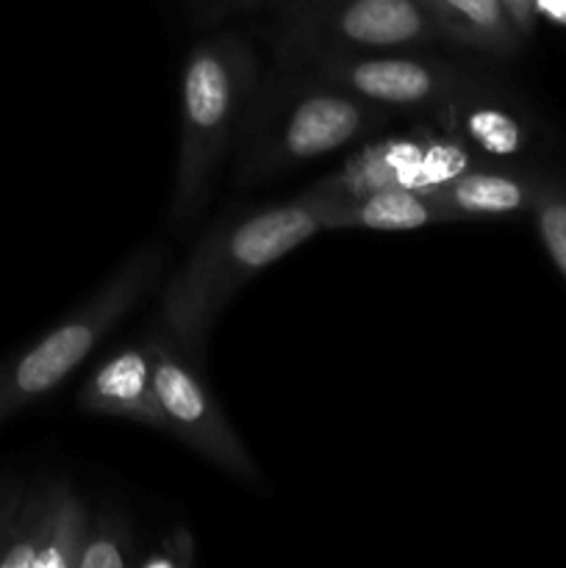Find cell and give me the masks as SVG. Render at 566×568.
<instances>
[{
    "instance_id": "1",
    "label": "cell",
    "mask_w": 566,
    "mask_h": 568,
    "mask_svg": "<svg viewBox=\"0 0 566 568\" xmlns=\"http://www.w3.org/2000/svg\"><path fill=\"white\" fill-rule=\"evenodd\" d=\"M331 200L305 189L286 203L242 211L211 227L186 264L166 281L159 325L192 355L203 358L216 316L255 275L325 231Z\"/></svg>"
},
{
    "instance_id": "2",
    "label": "cell",
    "mask_w": 566,
    "mask_h": 568,
    "mask_svg": "<svg viewBox=\"0 0 566 568\" xmlns=\"http://www.w3.org/2000/svg\"><path fill=\"white\" fill-rule=\"evenodd\" d=\"M392 116L309 72L275 70L239 128L233 181L253 186L286 175L383 131Z\"/></svg>"
},
{
    "instance_id": "3",
    "label": "cell",
    "mask_w": 566,
    "mask_h": 568,
    "mask_svg": "<svg viewBox=\"0 0 566 568\" xmlns=\"http://www.w3.org/2000/svg\"><path fill=\"white\" fill-rule=\"evenodd\" d=\"M261 89L253 44L239 33H216L189 50L181 75V139L170 222L183 227L200 216L233 136Z\"/></svg>"
},
{
    "instance_id": "4",
    "label": "cell",
    "mask_w": 566,
    "mask_h": 568,
    "mask_svg": "<svg viewBox=\"0 0 566 568\" xmlns=\"http://www.w3.org/2000/svg\"><path fill=\"white\" fill-rule=\"evenodd\" d=\"M161 272L164 250L159 244H144L64 322L44 333L26 353L6 361L0 366V422L61 386V381H67L155 286Z\"/></svg>"
},
{
    "instance_id": "5",
    "label": "cell",
    "mask_w": 566,
    "mask_h": 568,
    "mask_svg": "<svg viewBox=\"0 0 566 568\" xmlns=\"http://www.w3.org/2000/svg\"><path fill=\"white\" fill-rule=\"evenodd\" d=\"M447 42L422 0H292L275 42V70L316 55L408 50Z\"/></svg>"
},
{
    "instance_id": "6",
    "label": "cell",
    "mask_w": 566,
    "mask_h": 568,
    "mask_svg": "<svg viewBox=\"0 0 566 568\" xmlns=\"http://www.w3.org/2000/svg\"><path fill=\"white\" fill-rule=\"evenodd\" d=\"M289 70L322 78L392 114L420 116H431L433 111L444 109L472 87L486 81L447 59L416 53V48L316 55Z\"/></svg>"
},
{
    "instance_id": "7",
    "label": "cell",
    "mask_w": 566,
    "mask_h": 568,
    "mask_svg": "<svg viewBox=\"0 0 566 568\" xmlns=\"http://www.w3.org/2000/svg\"><path fill=\"white\" fill-rule=\"evenodd\" d=\"M144 344L153 361V386L164 410L166 433L236 480L261 483L253 455L225 419L192 355L161 325L144 333Z\"/></svg>"
},
{
    "instance_id": "8",
    "label": "cell",
    "mask_w": 566,
    "mask_h": 568,
    "mask_svg": "<svg viewBox=\"0 0 566 568\" xmlns=\"http://www.w3.org/2000/svg\"><path fill=\"white\" fill-rule=\"evenodd\" d=\"M477 164H486V159H481L453 133L422 120V125L408 131L366 142L336 172L316 181L311 189L331 203H344L377 189L436 186Z\"/></svg>"
},
{
    "instance_id": "9",
    "label": "cell",
    "mask_w": 566,
    "mask_h": 568,
    "mask_svg": "<svg viewBox=\"0 0 566 568\" xmlns=\"http://www.w3.org/2000/svg\"><path fill=\"white\" fill-rule=\"evenodd\" d=\"M89 514L72 483L48 480L20 503L0 568H75Z\"/></svg>"
},
{
    "instance_id": "10",
    "label": "cell",
    "mask_w": 566,
    "mask_h": 568,
    "mask_svg": "<svg viewBox=\"0 0 566 568\" xmlns=\"http://www.w3.org/2000/svg\"><path fill=\"white\" fill-rule=\"evenodd\" d=\"M83 414L114 416L166 433L164 410L153 386V361L148 344L133 342L100 361L78 392Z\"/></svg>"
},
{
    "instance_id": "11",
    "label": "cell",
    "mask_w": 566,
    "mask_h": 568,
    "mask_svg": "<svg viewBox=\"0 0 566 568\" xmlns=\"http://www.w3.org/2000/svg\"><path fill=\"white\" fill-rule=\"evenodd\" d=\"M422 120L453 133L481 159L494 161V164H505L508 159L522 155L530 142L527 122L488 81H481L453 103Z\"/></svg>"
},
{
    "instance_id": "12",
    "label": "cell",
    "mask_w": 566,
    "mask_h": 568,
    "mask_svg": "<svg viewBox=\"0 0 566 568\" xmlns=\"http://www.w3.org/2000/svg\"><path fill=\"white\" fill-rule=\"evenodd\" d=\"M536 170H519L486 161L431 186L438 203L464 220H516L530 216L536 197Z\"/></svg>"
},
{
    "instance_id": "13",
    "label": "cell",
    "mask_w": 566,
    "mask_h": 568,
    "mask_svg": "<svg viewBox=\"0 0 566 568\" xmlns=\"http://www.w3.org/2000/svg\"><path fill=\"white\" fill-rule=\"evenodd\" d=\"M455 222V216L436 200V194L416 186H392L361 194L344 203H331L325 231H416V227Z\"/></svg>"
},
{
    "instance_id": "14",
    "label": "cell",
    "mask_w": 566,
    "mask_h": 568,
    "mask_svg": "<svg viewBox=\"0 0 566 568\" xmlns=\"http://www.w3.org/2000/svg\"><path fill=\"white\" fill-rule=\"evenodd\" d=\"M422 3L442 28L447 42L497 59H511L525 44L499 0H422Z\"/></svg>"
},
{
    "instance_id": "15",
    "label": "cell",
    "mask_w": 566,
    "mask_h": 568,
    "mask_svg": "<svg viewBox=\"0 0 566 568\" xmlns=\"http://www.w3.org/2000/svg\"><path fill=\"white\" fill-rule=\"evenodd\" d=\"M137 536L117 505H100L89 514L87 536L75 568H125L137 564Z\"/></svg>"
},
{
    "instance_id": "16",
    "label": "cell",
    "mask_w": 566,
    "mask_h": 568,
    "mask_svg": "<svg viewBox=\"0 0 566 568\" xmlns=\"http://www.w3.org/2000/svg\"><path fill=\"white\" fill-rule=\"evenodd\" d=\"M533 225L549 261L566 281V181L553 172H538L533 197Z\"/></svg>"
},
{
    "instance_id": "17",
    "label": "cell",
    "mask_w": 566,
    "mask_h": 568,
    "mask_svg": "<svg viewBox=\"0 0 566 568\" xmlns=\"http://www.w3.org/2000/svg\"><path fill=\"white\" fill-rule=\"evenodd\" d=\"M194 564V538L183 527L166 532L148 555L137 558L139 568H189Z\"/></svg>"
},
{
    "instance_id": "18",
    "label": "cell",
    "mask_w": 566,
    "mask_h": 568,
    "mask_svg": "<svg viewBox=\"0 0 566 568\" xmlns=\"http://www.w3.org/2000/svg\"><path fill=\"white\" fill-rule=\"evenodd\" d=\"M499 3H503L505 14H508L511 26L519 33L522 42H527L533 37V31H536L538 0H499Z\"/></svg>"
},
{
    "instance_id": "19",
    "label": "cell",
    "mask_w": 566,
    "mask_h": 568,
    "mask_svg": "<svg viewBox=\"0 0 566 568\" xmlns=\"http://www.w3.org/2000/svg\"><path fill=\"white\" fill-rule=\"evenodd\" d=\"M20 491L17 488H6L0 491V555H3L6 541L11 536V525H14V516L20 510Z\"/></svg>"
},
{
    "instance_id": "20",
    "label": "cell",
    "mask_w": 566,
    "mask_h": 568,
    "mask_svg": "<svg viewBox=\"0 0 566 568\" xmlns=\"http://www.w3.org/2000/svg\"><path fill=\"white\" fill-rule=\"evenodd\" d=\"M538 14L553 17L555 22L566 26V0H538Z\"/></svg>"
}]
</instances>
